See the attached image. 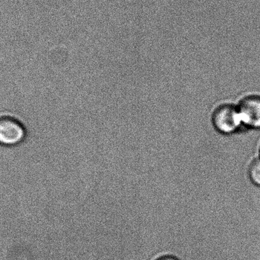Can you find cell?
Returning a JSON list of instances; mask_svg holds the SVG:
<instances>
[{
    "mask_svg": "<svg viewBox=\"0 0 260 260\" xmlns=\"http://www.w3.org/2000/svg\"><path fill=\"white\" fill-rule=\"evenodd\" d=\"M212 123L216 131L224 135L233 134L244 126L238 106L232 104L217 107L212 113Z\"/></svg>",
    "mask_w": 260,
    "mask_h": 260,
    "instance_id": "obj_1",
    "label": "cell"
},
{
    "mask_svg": "<svg viewBox=\"0 0 260 260\" xmlns=\"http://www.w3.org/2000/svg\"><path fill=\"white\" fill-rule=\"evenodd\" d=\"M24 125L9 115L0 116V145L13 147L20 145L26 137Z\"/></svg>",
    "mask_w": 260,
    "mask_h": 260,
    "instance_id": "obj_2",
    "label": "cell"
},
{
    "mask_svg": "<svg viewBox=\"0 0 260 260\" xmlns=\"http://www.w3.org/2000/svg\"><path fill=\"white\" fill-rule=\"evenodd\" d=\"M243 126L250 129H260V96L249 95L238 105Z\"/></svg>",
    "mask_w": 260,
    "mask_h": 260,
    "instance_id": "obj_3",
    "label": "cell"
},
{
    "mask_svg": "<svg viewBox=\"0 0 260 260\" xmlns=\"http://www.w3.org/2000/svg\"><path fill=\"white\" fill-rule=\"evenodd\" d=\"M248 174L252 183L260 187V158L256 159L250 164Z\"/></svg>",
    "mask_w": 260,
    "mask_h": 260,
    "instance_id": "obj_4",
    "label": "cell"
},
{
    "mask_svg": "<svg viewBox=\"0 0 260 260\" xmlns=\"http://www.w3.org/2000/svg\"><path fill=\"white\" fill-rule=\"evenodd\" d=\"M154 260H180V259L177 258V256H174V255L165 254L157 256Z\"/></svg>",
    "mask_w": 260,
    "mask_h": 260,
    "instance_id": "obj_5",
    "label": "cell"
}]
</instances>
